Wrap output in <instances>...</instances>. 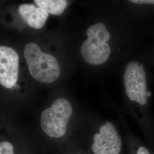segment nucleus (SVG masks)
I'll list each match as a JSON object with an SVG mask.
<instances>
[{
	"label": "nucleus",
	"instance_id": "nucleus-9",
	"mask_svg": "<svg viewBox=\"0 0 154 154\" xmlns=\"http://www.w3.org/2000/svg\"><path fill=\"white\" fill-rule=\"evenodd\" d=\"M34 2L48 13L55 16L61 15L67 5L65 0H34Z\"/></svg>",
	"mask_w": 154,
	"mask_h": 154
},
{
	"label": "nucleus",
	"instance_id": "nucleus-2",
	"mask_svg": "<svg viewBox=\"0 0 154 154\" xmlns=\"http://www.w3.org/2000/svg\"><path fill=\"white\" fill-rule=\"evenodd\" d=\"M88 38L83 42L81 53L87 63L93 65H101L109 60L112 48L109 42L111 34L103 22H97L88 29Z\"/></svg>",
	"mask_w": 154,
	"mask_h": 154
},
{
	"label": "nucleus",
	"instance_id": "nucleus-4",
	"mask_svg": "<svg viewBox=\"0 0 154 154\" xmlns=\"http://www.w3.org/2000/svg\"><path fill=\"white\" fill-rule=\"evenodd\" d=\"M72 114V107L68 100L63 98L56 99L41 114L40 124L43 132L50 138L63 137L66 134Z\"/></svg>",
	"mask_w": 154,
	"mask_h": 154
},
{
	"label": "nucleus",
	"instance_id": "nucleus-10",
	"mask_svg": "<svg viewBox=\"0 0 154 154\" xmlns=\"http://www.w3.org/2000/svg\"><path fill=\"white\" fill-rule=\"evenodd\" d=\"M128 2L138 9L139 21L144 17L154 16V0H131Z\"/></svg>",
	"mask_w": 154,
	"mask_h": 154
},
{
	"label": "nucleus",
	"instance_id": "nucleus-8",
	"mask_svg": "<svg viewBox=\"0 0 154 154\" xmlns=\"http://www.w3.org/2000/svg\"><path fill=\"white\" fill-rule=\"evenodd\" d=\"M126 135L128 154H154L152 149L146 142L138 138L130 131L127 132Z\"/></svg>",
	"mask_w": 154,
	"mask_h": 154
},
{
	"label": "nucleus",
	"instance_id": "nucleus-7",
	"mask_svg": "<svg viewBox=\"0 0 154 154\" xmlns=\"http://www.w3.org/2000/svg\"><path fill=\"white\" fill-rule=\"evenodd\" d=\"M18 12L29 26L36 29L44 27L49 17V13L47 11L33 4L20 5L18 8Z\"/></svg>",
	"mask_w": 154,
	"mask_h": 154
},
{
	"label": "nucleus",
	"instance_id": "nucleus-6",
	"mask_svg": "<svg viewBox=\"0 0 154 154\" xmlns=\"http://www.w3.org/2000/svg\"><path fill=\"white\" fill-rule=\"evenodd\" d=\"M19 57L16 51L7 46L0 47V83L6 88H13L18 75Z\"/></svg>",
	"mask_w": 154,
	"mask_h": 154
},
{
	"label": "nucleus",
	"instance_id": "nucleus-1",
	"mask_svg": "<svg viewBox=\"0 0 154 154\" xmlns=\"http://www.w3.org/2000/svg\"><path fill=\"white\" fill-rule=\"evenodd\" d=\"M123 78L130 112L141 130L145 142L154 152V116L151 110V78L149 64L143 53L127 62Z\"/></svg>",
	"mask_w": 154,
	"mask_h": 154
},
{
	"label": "nucleus",
	"instance_id": "nucleus-3",
	"mask_svg": "<svg viewBox=\"0 0 154 154\" xmlns=\"http://www.w3.org/2000/svg\"><path fill=\"white\" fill-rule=\"evenodd\" d=\"M23 55L30 74L39 82L51 83L58 78L61 70L57 59L42 52L38 45L28 44L23 50Z\"/></svg>",
	"mask_w": 154,
	"mask_h": 154
},
{
	"label": "nucleus",
	"instance_id": "nucleus-13",
	"mask_svg": "<svg viewBox=\"0 0 154 154\" xmlns=\"http://www.w3.org/2000/svg\"></svg>",
	"mask_w": 154,
	"mask_h": 154
},
{
	"label": "nucleus",
	"instance_id": "nucleus-11",
	"mask_svg": "<svg viewBox=\"0 0 154 154\" xmlns=\"http://www.w3.org/2000/svg\"><path fill=\"white\" fill-rule=\"evenodd\" d=\"M0 154H15L13 144L8 140H1L0 143Z\"/></svg>",
	"mask_w": 154,
	"mask_h": 154
},
{
	"label": "nucleus",
	"instance_id": "nucleus-12",
	"mask_svg": "<svg viewBox=\"0 0 154 154\" xmlns=\"http://www.w3.org/2000/svg\"><path fill=\"white\" fill-rule=\"evenodd\" d=\"M143 54L149 65L154 67V45L152 48L147 50L146 53H143Z\"/></svg>",
	"mask_w": 154,
	"mask_h": 154
},
{
	"label": "nucleus",
	"instance_id": "nucleus-5",
	"mask_svg": "<svg viewBox=\"0 0 154 154\" xmlns=\"http://www.w3.org/2000/svg\"><path fill=\"white\" fill-rule=\"evenodd\" d=\"M91 149L93 154H124L123 140L114 123L106 121L94 134Z\"/></svg>",
	"mask_w": 154,
	"mask_h": 154
}]
</instances>
